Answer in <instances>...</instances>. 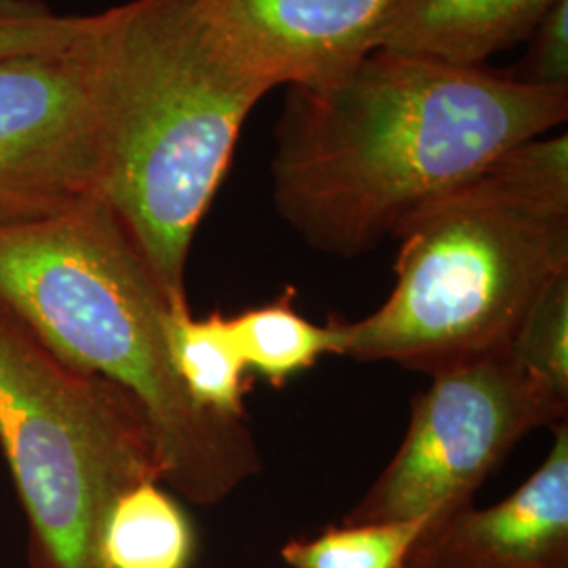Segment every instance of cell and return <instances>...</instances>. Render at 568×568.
<instances>
[{
  "mask_svg": "<svg viewBox=\"0 0 568 568\" xmlns=\"http://www.w3.org/2000/svg\"><path fill=\"white\" fill-rule=\"evenodd\" d=\"M293 297L295 291L288 286L281 300L230 318L244 365L274 387H283L325 354L342 356L339 318L314 325L295 310Z\"/></svg>",
  "mask_w": 568,
  "mask_h": 568,
  "instance_id": "4fadbf2b",
  "label": "cell"
},
{
  "mask_svg": "<svg viewBox=\"0 0 568 568\" xmlns=\"http://www.w3.org/2000/svg\"><path fill=\"white\" fill-rule=\"evenodd\" d=\"M93 16H61L32 0H0V58L58 51L81 41Z\"/></svg>",
  "mask_w": 568,
  "mask_h": 568,
  "instance_id": "2e32d148",
  "label": "cell"
},
{
  "mask_svg": "<svg viewBox=\"0 0 568 568\" xmlns=\"http://www.w3.org/2000/svg\"><path fill=\"white\" fill-rule=\"evenodd\" d=\"M0 447L28 518L30 568H108L110 511L126 490L161 483L138 400L65 365L4 305Z\"/></svg>",
  "mask_w": 568,
  "mask_h": 568,
  "instance_id": "5b68a950",
  "label": "cell"
},
{
  "mask_svg": "<svg viewBox=\"0 0 568 568\" xmlns=\"http://www.w3.org/2000/svg\"><path fill=\"white\" fill-rule=\"evenodd\" d=\"M0 58V217L41 215L100 192L102 135L91 34Z\"/></svg>",
  "mask_w": 568,
  "mask_h": 568,
  "instance_id": "52a82bcc",
  "label": "cell"
},
{
  "mask_svg": "<svg viewBox=\"0 0 568 568\" xmlns=\"http://www.w3.org/2000/svg\"><path fill=\"white\" fill-rule=\"evenodd\" d=\"M403 0H196L204 20L270 89L328 81L379 47Z\"/></svg>",
  "mask_w": 568,
  "mask_h": 568,
  "instance_id": "ba28073f",
  "label": "cell"
},
{
  "mask_svg": "<svg viewBox=\"0 0 568 568\" xmlns=\"http://www.w3.org/2000/svg\"><path fill=\"white\" fill-rule=\"evenodd\" d=\"M102 135L100 196L171 307L187 302L196 230L270 84L232 55L196 0H129L91 34Z\"/></svg>",
  "mask_w": 568,
  "mask_h": 568,
  "instance_id": "3957f363",
  "label": "cell"
},
{
  "mask_svg": "<svg viewBox=\"0 0 568 568\" xmlns=\"http://www.w3.org/2000/svg\"><path fill=\"white\" fill-rule=\"evenodd\" d=\"M560 0H403L377 49L459 68L527 42Z\"/></svg>",
  "mask_w": 568,
  "mask_h": 568,
  "instance_id": "30bf717a",
  "label": "cell"
},
{
  "mask_svg": "<svg viewBox=\"0 0 568 568\" xmlns=\"http://www.w3.org/2000/svg\"><path fill=\"white\" fill-rule=\"evenodd\" d=\"M405 440L344 525L429 518L474 506V495L525 436L567 422L568 396L504 345L429 375ZM427 525V527H429Z\"/></svg>",
  "mask_w": 568,
  "mask_h": 568,
  "instance_id": "8992f818",
  "label": "cell"
},
{
  "mask_svg": "<svg viewBox=\"0 0 568 568\" xmlns=\"http://www.w3.org/2000/svg\"><path fill=\"white\" fill-rule=\"evenodd\" d=\"M509 345L532 373L568 396V274L549 284Z\"/></svg>",
  "mask_w": 568,
  "mask_h": 568,
  "instance_id": "9a60e30c",
  "label": "cell"
},
{
  "mask_svg": "<svg viewBox=\"0 0 568 568\" xmlns=\"http://www.w3.org/2000/svg\"><path fill=\"white\" fill-rule=\"evenodd\" d=\"M286 89L274 206L307 246L342 260L394 239L424 204L568 119V89L387 49Z\"/></svg>",
  "mask_w": 568,
  "mask_h": 568,
  "instance_id": "6da1fadb",
  "label": "cell"
},
{
  "mask_svg": "<svg viewBox=\"0 0 568 568\" xmlns=\"http://www.w3.org/2000/svg\"><path fill=\"white\" fill-rule=\"evenodd\" d=\"M527 42L525 60L509 74L530 87L568 89V0L549 11Z\"/></svg>",
  "mask_w": 568,
  "mask_h": 568,
  "instance_id": "e0dca14e",
  "label": "cell"
},
{
  "mask_svg": "<svg viewBox=\"0 0 568 568\" xmlns=\"http://www.w3.org/2000/svg\"><path fill=\"white\" fill-rule=\"evenodd\" d=\"M427 525L429 518L331 527L286 541L281 558L288 568H405Z\"/></svg>",
  "mask_w": 568,
  "mask_h": 568,
  "instance_id": "5bb4252c",
  "label": "cell"
},
{
  "mask_svg": "<svg viewBox=\"0 0 568 568\" xmlns=\"http://www.w3.org/2000/svg\"><path fill=\"white\" fill-rule=\"evenodd\" d=\"M161 483L131 488L110 511L103 532L108 568H190L196 537L180 504Z\"/></svg>",
  "mask_w": 568,
  "mask_h": 568,
  "instance_id": "7c38bea8",
  "label": "cell"
},
{
  "mask_svg": "<svg viewBox=\"0 0 568 568\" xmlns=\"http://www.w3.org/2000/svg\"><path fill=\"white\" fill-rule=\"evenodd\" d=\"M405 568H568L567 422L528 480L495 506L429 525Z\"/></svg>",
  "mask_w": 568,
  "mask_h": 568,
  "instance_id": "9c48e42d",
  "label": "cell"
},
{
  "mask_svg": "<svg viewBox=\"0 0 568 568\" xmlns=\"http://www.w3.org/2000/svg\"><path fill=\"white\" fill-rule=\"evenodd\" d=\"M166 344L173 368L196 405L225 417H244L248 368L227 316L213 312L196 318L190 305L171 307Z\"/></svg>",
  "mask_w": 568,
  "mask_h": 568,
  "instance_id": "8fae6325",
  "label": "cell"
},
{
  "mask_svg": "<svg viewBox=\"0 0 568 568\" xmlns=\"http://www.w3.org/2000/svg\"><path fill=\"white\" fill-rule=\"evenodd\" d=\"M0 305L65 365L131 394L152 429L161 483L215 506L260 476L244 417L196 405L169 354L171 305L142 251L100 194L0 217Z\"/></svg>",
  "mask_w": 568,
  "mask_h": 568,
  "instance_id": "7a4b0ae2",
  "label": "cell"
},
{
  "mask_svg": "<svg viewBox=\"0 0 568 568\" xmlns=\"http://www.w3.org/2000/svg\"><path fill=\"white\" fill-rule=\"evenodd\" d=\"M396 283L342 356L432 375L511 344L549 284L568 274V135L518 143L415 211L394 234Z\"/></svg>",
  "mask_w": 568,
  "mask_h": 568,
  "instance_id": "277c9868",
  "label": "cell"
}]
</instances>
